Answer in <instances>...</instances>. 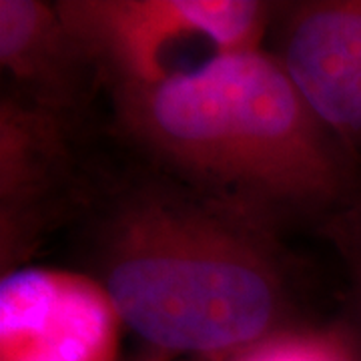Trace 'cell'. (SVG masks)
I'll use <instances>...</instances> for the list:
<instances>
[{
  "label": "cell",
  "instance_id": "obj_5",
  "mask_svg": "<svg viewBox=\"0 0 361 361\" xmlns=\"http://www.w3.org/2000/svg\"><path fill=\"white\" fill-rule=\"evenodd\" d=\"M241 361H337L327 349L303 343H273L259 348Z\"/></svg>",
  "mask_w": 361,
  "mask_h": 361
},
{
  "label": "cell",
  "instance_id": "obj_3",
  "mask_svg": "<svg viewBox=\"0 0 361 361\" xmlns=\"http://www.w3.org/2000/svg\"><path fill=\"white\" fill-rule=\"evenodd\" d=\"M111 303L47 271H14L0 285L2 361H109Z\"/></svg>",
  "mask_w": 361,
  "mask_h": 361
},
{
  "label": "cell",
  "instance_id": "obj_2",
  "mask_svg": "<svg viewBox=\"0 0 361 361\" xmlns=\"http://www.w3.org/2000/svg\"><path fill=\"white\" fill-rule=\"evenodd\" d=\"M106 301L147 343L223 351L253 343L275 317L267 277L243 261L197 251H151L111 267Z\"/></svg>",
  "mask_w": 361,
  "mask_h": 361
},
{
  "label": "cell",
  "instance_id": "obj_4",
  "mask_svg": "<svg viewBox=\"0 0 361 361\" xmlns=\"http://www.w3.org/2000/svg\"><path fill=\"white\" fill-rule=\"evenodd\" d=\"M283 68L315 118L341 135H360L361 2L305 14L291 30Z\"/></svg>",
  "mask_w": 361,
  "mask_h": 361
},
{
  "label": "cell",
  "instance_id": "obj_1",
  "mask_svg": "<svg viewBox=\"0 0 361 361\" xmlns=\"http://www.w3.org/2000/svg\"><path fill=\"white\" fill-rule=\"evenodd\" d=\"M307 111L285 68L249 49L153 82L145 97L149 127L169 151L239 175L291 161Z\"/></svg>",
  "mask_w": 361,
  "mask_h": 361
}]
</instances>
